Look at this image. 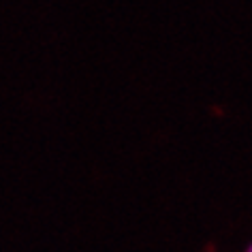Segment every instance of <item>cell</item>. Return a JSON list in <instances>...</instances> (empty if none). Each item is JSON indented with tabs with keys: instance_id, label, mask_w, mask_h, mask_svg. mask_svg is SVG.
Masks as SVG:
<instances>
[{
	"instance_id": "1",
	"label": "cell",
	"mask_w": 252,
	"mask_h": 252,
	"mask_svg": "<svg viewBox=\"0 0 252 252\" xmlns=\"http://www.w3.org/2000/svg\"><path fill=\"white\" fill-rule=\"evenodd\" d=\"M248 252H252V246H250V248H248Z\"/></svg>"
}]
</instances>
